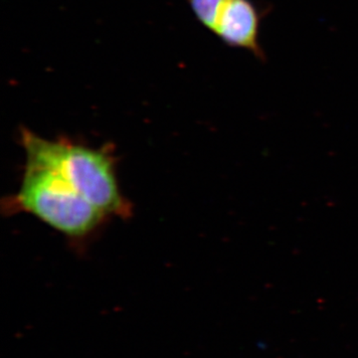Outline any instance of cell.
Segmentation results:
<instances>
[{
  "instance_id": "obj_1",
  "label": "cell",
  "mask_w": 358,
  "mask_h": 358,
  "mask_svg": "<svg viewBox=\"0 0 358 358\" xmlns=\"http://www.w3.org/2000/svg\"><path fill=\"white\" fill-rule=\"evenodd\" d=\"M21 143L26 162L62 174L82 197L106 216L129 215L128 201L120 189L109 152L65 140H47L26 129L21 133Z\"/></svg>"
},
{
  "instance_id": "obj_3",
  "label": "cell",
  "mask_w": 358,
  "mask_h": 358,
  "mask_svg": "<svg viewBox=\"0 0 358 358\" xmlns=\"http://www.w3.org/2000/svg\"><path fill=\"white\" fill-rule=\"evenodd\" d=\"M270 10V7L255 0H227L213 32L231 48L242 49L266 62L260 33L263 20Z\"/></svg>"
},
{
  "instance_id": "obj_4",
  "label": "cell",
  "mask_w": 358,
  "mask_h": 358,
  "mask_svg": "<svg viewBox=\"0 0 358 358\" xmlns=\"http://www.w3.org/2000/svg\"><path fill=\"white\" fill-rule=\"evenodd\" d=\"M227 0H188L193 13L207 29L213 32L219 15Z\"/></svg>"
},
{
  "instance_id": "obj_2",
  "label": "cell",
  "mask_w": 358,
  "mask_h": 358,
  "mask_svg": "<svg viewBox=\"0 0 358 358\" xmlns=\"http://www.w3.org/2000/svg\"><path fill=\"white\" fill-rule=\"evenodd\" d=\"M10 207L31 214L72 239L95 232L107 216L82 197L67 179L50 167L26 162Z\"/></svg>"
}]
</instances>
